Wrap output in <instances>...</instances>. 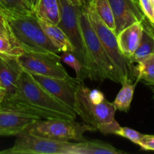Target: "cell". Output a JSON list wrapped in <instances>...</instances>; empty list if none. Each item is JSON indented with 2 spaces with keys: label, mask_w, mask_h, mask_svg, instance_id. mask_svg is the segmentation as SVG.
<instances>
[{
  "label": "cell",
  "mask_w": 154,
  "mask_h": 154,
  "mask_svg": "<svg viewBox=\"0 0 154 154\" xmlns=\"http://www.w3.org/2000/svg\"><path fill=\"white\" fill-rule=\"evenodd\" d=\"M116 111L112 102L99 90H90L84 83L77 91L75 113L96 131L114 135L120 127L114 117Z\"/></svg>",
  "instance_id": "2"
},
{
  "label": "cell",
  "mask_w": 154,
  "mask_h": 154,
  "mask_svg": "<svg viewBox=\"0 0 154 154\" xmlns=\"http://www.w3.org/2000/svg\"><path fill=\"white\" fill-rule=\"evenodd\" d=\"M10 135H12L10 132L0 128V136H10Z\"/></svg>",
  "instance_id": "32"
},
{
  "label": "cell",
  "mask_w": 154,
  "mask_h": 154,
  "mask_svg": "<svg viewBox=\"0 0 154 154\" xmlns=\"http://www.w3.org/2000/svg\"><path fill=\"white\" fill-rule=\"evenodd\" d=\"M132 80L125 79L122 83V88L119 91L117 97L112 102L116 111H121L128 112L130 108L131 103L133 99L134 92L138 81L132 84Z\"/></svg>",
  "instance_id": "18"
},
{
  "label": "cell",
  "mask_w": 154,
  "mask_h": 154,
  "mask_svg": "<svg viewBox=\"0 0 154 154\" xmlns=\"http://www.w3.org/2000/svg\"><path fill=\"white\" fill-rule=\"evenodd\" d=\"M114 135L127 138L129 141L136 144H138L140 142V141L142 139L144 135V134L140 133L135 129H132L129 127H121V126L119 128V129L115 132Z\"/></svg>",
  "instance_id": "25"
},
{
  "label": "cell",
  "mask_w": 154,
  "mask_h": 154,
  "mask_svg": "<svg viewBox=\"0 0 154 154\" xmlns=\"http://www.w3.org/2000/svg\"><path fill=\"white\" fill-rule=\"evenodd\" d=\"M134 66L137 81H143L148 86H154V54L138 62Z\"/></svg>",
  "instance_id": "21"
},
{
  "label": "cell",
  "mask_w": 154,
  "mask_h": 154,
  "mask_svg": "<svg viewBox=\"0 0 154 154\" xmlns=\"http://www.w3.org/2000/svg\"><path fill=\"white\" fill-rule=\"evenodd\" d=\"M70 2L76 6H82L84 5V0H70Z\"/></svg>",
  "instance_id": "31"
},
{
  "label": "cell",
  "mask_w": 154,
  "mask_h": 154,
  "mask_svg": "<svg viewBox=\"0 0 154 154\" xmlns=\"http://www.w3.org/2000/svg\"><path fill=\"white\" fill-rule=\"evenodd\" d=\"M151 2H152V5H153V10H154V0H152Z\"/></svg>",
  "instance_id": "36"
},
{
  "label": "cell",
  "mask_w": 154,
  "mask_h": 154,
  "mask_svg": "<svg viewBox=\"0 0 154 154\" xmlns=\"http://www.w3.org/2000/svg\"><path fill=\"white\" fill-rule=\"evenodd\" d=\"M23 53L21 48L13 43L11 39L5 37H0V54L11 57H17Z\"/></svg>",
  "instance_id": "24"
},
{
  "label": "cell",
  "mask_w": 154,
  "mask_h": 154,
  "mask_svg": "<svg viewBox=\"0 0 154 154\" xmlns=\"http://www.w3.org/2000/svg\"><path fill=\"white\" fill-rule=\"evenodd\" d=\"M34 14L38 19L58 25L60 20L58 0H39Z\"/></svg>",
  "instance_id": "17"
},
{
  "label": "cell",
  "mask_w": 154,
  "mask_h": 154,
  "mask_svg": "<svg viewBox=\"0 0 154 154\" xmlns=\"http://www.w3.org/2000/svg\"><path fill=\"white\" fill-rule=\"evenodd\" d=\"M142 25L144 26V27H146L147 29H148L150 32L154 33V23L152 22H150L148 19L145 17V18L144 19V20L141 22Z\"/></svg>",
  "instance_id": "29"
},
{
  "label": "cell",
  "mask_w": 154,
  "mask_h": 154,
  "mask_svg": "<svg viewBox=\"0 0 154 154\" xmlns=\"http://www.w3.org/2000/svg\"><path fill=\"white\" fill-rule=\"evenodd\" d=\"M143 34L139 45L134 54L127 59L131 64L138 63L154 54V38L150 32L143 27Z\"/></svg>",
  "instance_id": "19"
},
{
  "label": "cell",
  "mask_w": 154,
  "mask_h": 154,
  "mask_svg": "<svg viewBox=\"0 0 154 154\" xmlns=\"http://www.w3.org/2000/svg\"><path fill=\"white\" fill-rule=\"evenodd\" d=\"M150 1H152V0H150Z\"/></svg>",
  "instance_id": "38"
},
{
  "label": "cell",
  "mask_w": 154,
  "mask_h": 154,
  "mask_svg": "<svg viewBox=\"0 0 154 154\" xmlns=\"http://www.w3.org/2000/svg\"><path fill=\"white\" fill-rule=\"evenodd\" d=\"M27 2H29V4L30 7L32 8V9L33 11H35V10L36 7H37L38 4L39 0H27Z\"/></svg>",
  "instance_id": "30"
},
{
  "label": "cell",
  "mask_w": 154,
  "mask_h": 154,
  "mask_svg": "<svg viewBox=\"0 0 154 154\" xmlns=\"http://www.w3.org/2000/svg\"><path fill=\"white\" fill-rule=\"evenodd\" d=\"M21 69L17 57L0 54V82L5 90L3 102L10 99L16 93Z\"/></svg>",
  "instance_id": "13"
},
{
  "label": "cell",
  "mask_w": 154,
  "mask_h": 154,
  "mask_svg": "<svg viewBox=\"0 0 154 154\" xmlns=\"http://www.w3.org/2000/svg\"><path fill=\"white\" fill-rule=\"evenodd\" d=\"M92 1H93V0H84V4H85V3H90Z\"/></svg>",
  "instance_id": "33"
},
{
  "label": "cell",
  "mask_w": 154,
  "mask_h": 154,
  "mask_svg": "<svg viewBox=\"0 0 154 154\" xmlns=\"http://www.w3.org/2000/svg\"></svg>",
  "instance_id": "40"
},
{
  "label": "cell",
  "mask_w": 154,
  "mask_h": 154,
  "mask_svg": "<svg viewBox=\"0 0 154 154\" xmlns=\"http://www.w3.org/2000/svg\"><path fill=\"white\" fill-rule=\"evenodd\" d=\"M0 107L23 110L45 120H75L77 116L73 110L47 90L31 73L23 68L16 93L10 99L3 102Z\"/></svg>",
  "instance_id": "1"
},
{
  "label": "cell",
  "mask_w": 154,
  "mask_h": 154,
  "mask_svg": "<svg viewBox=\"0 0 154 154\" xmlns=\"http://www.w3.org/2000/svg\"><path fill=\"white\" fill-rule=\"evenodd\" d=\"M134 1H135V2H136L138 3V0H134Z\"/></svg>",
  "instance_id": "37"
},
{
  "label": "cell",
  "mask_w": 154,
  "mask_h": 154,
  "mask_svg": "<svg viewBox=\"0 0 154 154\" xmlns=\"http://www.w3.org/2000/svg\"><path fill=\"white\" fill-rule=\"evenodd\" d=\"M18 63L32 75L56 78H69V75L61 63L59 54L24 52L17 57Z\"/></svg>",
  "instance_id": "9"
},
{
  "label": "cell",
  "mask_w": 154,
  "mask_h": 154,
  "mask_svg": "<svg viewBox=\"0 0 154 154\" xmlns=\"http://www.w3.org/2000/svg\"><path fill=\"white\" fill-rule=\"evenodd\" d=\"M40 117L17 108L0 107V128L17 135L28 129Z\"/></svg>",
  "instance_id": "12"
},
{
  "label": "cell",
  "mask_w": 154,
  "mask_h": 154,
  "mask_svg": "<svg viewBox=\"0 0 154 154\" xmlns=\"http://www.w3.org/2000/svg\"><path fill=\"white\" fill-rule=\"evenodd\" d=\"M150 88H151V90H153V93H154V86H150Z\"/></svg>",
  "instance_id": "35"
},
{
  "label": "cell",
  "mask_w": 154,
  "mask_h": 154,
  "mask_svg": "<svg viewBox=\"0 0 154 154\" xmlns=\"http://www.w3.org/2000/svg\"><path fill=\"white\" fill-rule=\"evenodd\" d=\"M38 21L45 34L60 53L71 52L73 54L74 48L72 43L58 25H54L42 20L38 19Z\"/></svg>",
  "instance_id": "15"
},
{
  "label": "cell",
  "mask_w": 154,
  "mask_h": 154,
  "mask_svg": "<svg viewBox=\"0 0 154 154\" xmlns=\"http://www.w3.org/2000/svg\"><path fill=\"white\" fill-rule=\"evenodd\" d=\"M0 37H5L9 38L8 31L4 20L2 18H0Z\"/></svg>",
  "instance_id": "28"
},
{
  "label": "cell",
  "mask_w": 154,
  "mask_h": 154,
  "mask_svg": "<svg viewBox=\"0 0 154 154\" xmlns=\"http://www.w3.org/2000/svg\"><path fill=\"white\" fill-rule=\"evenodd\" d=\"M87 5V16L99 37L102 46L115 66L118 75L121 80V84L125 79H133L135 75L133 65L123 55L119 48L117 40V35L110 29L98 16L92 3Z\"/></svg>",
  "instance_id": "6"
},
{
  "label": "cell",
  "mask_w": 154,
  "mask_h": 154,
  "mask_svg": "<svg viewBox=\"0 0 154 154\" xmlns=\"http://www.w3.org/2000/svg\"><path fill=\"white\" fill-rule=\"evenodd\" d=\"M26 131L32 135L55 141H81L84 140L86 132H93L96 129L75 120L48 119L37 120L29 126Z\"/></svg>",
  "instance_id": "8"
},
{
  "label": "cell",
  "mask_w": 154,
  "mask_h": 154,
  "mask_svg": "<svg viewBox=\"0 0 154 154\" xmlns=\"http://www.w3.org/2000/svg\"><path fill=\"white\" fill-rule=\"evenodd\" d=\"M60 20L58 26L65 32L73 46V54L84 68L85 78L93 81V71L87 54L85 42L79 23L78 10L81 6L72 4L70 0H58Z\"/></svg>",
  "instance_id": "5"
},
{
  "label": "cell",
  "mask_w": 154,
  "mask_h": 154,
  "mask_svg": "<svg viewBox=\"0 0 154 154\" xmlns=\"http://www.w3.org/2000/svg\"><path fill=\"white\" fill-rule=\"evenodd\" d=\"M35 14L26 0H0V18L10 19Z\"/></svg>",
  "instance_id": "16"
},
{
  "label": "cell",
  "mask_w": 154,
  "mask_h": 154,
  "mask_svg": "<svg viewBox=\"0 0 154 154\" xmlns=\"http://www.w3.org/2000/svg\"><path fill=\"white\" fill-rule=\"evenodd\" d=\"M120 154L121 150H117L108 143L99 140H83L80 141L79 154Z\"/></svg>",
  "instance_id": "20"
},
{
  "label": "cell",
  "mask_w": 154,
  "mask_h": 154,
  "mask_svg": "<svg viewBox=\"0 0 154 154\" xmlns=\"http://www.w3.org/2000/svg\"><path fill=\"white\" fill-rule=\"evenodd\" d=\"M102 22L110 29L115 31V20L114 14L108 0H93L91 2Z\"/></svg>",
  "instance_id": "22"
},
{
  "label": "cell",
  "mask_w": 154,
  "mask_h": 154,
  "mask_svg": "<svg viewBox=\"0 0 154 154\" xmlns=\"http://www.w3.org/2000/svg\"><path fill=\"white\" fill-rule=\"evenodd\" d=\"M142 26H143V25H142ZM143 27H144V28H145V29H147V30H148V31H149V32H150V34H151V35H153V38H154V33H153V32H150V30H149V29H147V28H146V27H144V26H143Z\"/></svg>",
  "instance_id": "34"
},
{
  "label": "cell",
  "mask_w": 154,
  "mask_h": 154,
  "mask_svg": "<svg viewBox=\"0 0 154 154\" xmlns=\"http://www.w3.org/2000/svg\"><path fill=\"white\" fill-rule=\"evenodd\" d=\"M138 3L146 17L150 22L154 23V10L151 1L150 0H138Z\"/></svg>",
  "instance_id": "26"
},
{
  "label": "cell",
  "mask_w": 154,
  "mask_h": 154,
  "mask_svg": "<svg viewBox=\"0 0 154 154\" xmlns=\"http://www.w3.org/2000/svg\"><path fill=\"white\" fill-rule=\"evenodd\" d=\"M138 145L146 150H154V135H144Z\"/></svg>",
  "instance_id": "27"
},
{
  "label": "cell",
  "mask_w": 154,
  "mask_h": 154,
  "mask_svg": "<svg viewBox=\"0 0 154 154\" xmlns=\"http://www.w3.org/2000/svg\"><path fill=\"white\" fill-rule=\"evenodd\" d=\"M143 29L142 23L136 22L123 29L117 35L119 48L126 59H129L138 48L142 37Z\"/></svg>",
  "instance_id": "14"
},
{
  "label": "cell",
  "mask_w": 154,
  "mask_h": 154,
  "mask_svg": "<svg viewBox=\"0 0 154 154\" xmlns=\"http://www.w3.org/2000/svg\"><path fill=\"white\" fill-rule=\"evenodd\" d=\"M78 18L87 54L93 67V81L102 82L108 79L121 84L115 66L102 46L89 20L86 4L79 7Z\"/></svg>",
  "instance_id": "4"
},
{
  "label": "cell",
  "mask_w": 154,
  "mask_h": 154,
  "mask_svg": "<svg viewBox=\"0 0 154 154\" xmlns=\"http://www.w3.org/2000/svg\"><path fill=\"white\" fill-rule=\"evenodd\" d=\"M60 57H61V60L63 63L70 66L75 71L77 78H78L81 81H84L86 78L85 75H84V68H83L81 62L76 58V57L71 52L63 53V55L60 56Z\"/></svg>",
  "instance_id": "23"
},
{
  "label": "cell",
  "mask_w": 154,
  "mask_h": 154,
  "mask_svg": "<svg viewBox=\"0 0 154 154\" xmlns=\"http://www.w3.org/2000/svg\"><path fill=\"white\" fill-rule=\"evenodd\" d=\"M26 1H27V0H26Z\"/></svg>",
  "instance_id": "39"
},
{
  "label": "cell",
  "mask_w": 154,
  "mask_h": 154,
  "mask_svg": "<svg viewBox=\"0 0 154 154\" xmlns=\"http://www.w3.org/2000/svg\"><path fill=\"white\" fill-rule=\"evenodd\" d=\"M2 20L8 31L9 38L24 52L60 53L45 34L35 14Z\"/></svg>",
  "instance_id": "3"
},
{
  "label": "cell",
  "mask_w": 154,
  "mask_h": 154,
  "mask_svg": "<svg viewBox=\"0 0 154 154\" xmlns=\"http://www.w3.org/2000/svg\"><path fill=\"white\" fill-rule=\"evenodd\" d=\"M115 20V32L118 34L123 29L145 18L139 3L134 0H108Z\"/></svg>",
  "instance_id": "11"
},
{
  "label": "cell",
  "mask_w": 154,
  "mask_h": 154,
  "mask_svg": "<svg viewBox=\"0 0 154 154\" xmlns=\"http://www.w3.org/2000/svg\"><path fill=\"white\" fill-rule=\"evenodd\" d=\"M80 141H60L36 136L26 130L17 135L11 148L0 151V154H79Z\"/></svg>",
  "instance_id": "7"
},
{
  "label": "cell",
  "mask_w": 154,
  "mask_h": 154,
  "mask_svg": "<svg viewBox=\"0 0 154 154\" xmlns=\"http://www.w3.org/2000/svg\"><path fill=\"white\" fill-rule=\"evenodd\" d=\"M32 76L47 90L75 112L76 93L81 84H84V81L77 77L56 78L38 75H32Z\"/></svg>",
  "instance_id": "10"
}]
</instances>
